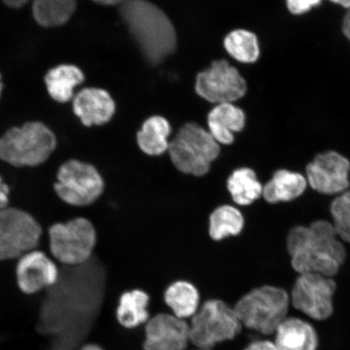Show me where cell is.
Returning <instances> with one entry per match:
<instances>
[{"mask_svg": "<svg viewBox=\"0 0 350 350\" xmlns=\"http://www.w3.org/2000/svg\"><path fill=\"white\" fill-rule=\"evenodd\" d=\"M286 247L292 268L299 274L332 278L347 260V252L332 222L318 220L288 231Z\"/></svg>", "mask_w": 350, "mask_h": 350, "instance_id": "1", "label": "cell"}, {"mask_svg": "<svg viewBox=\"0 0 350 350\" xmlns=\"http://www.w3.org/2000/svg\"><path fill=\"white\" fill-rule=\"evenodd\" d=\"M120 14L144 58L151 65L163 63L176 49V32L172 21L148 0H125Z\"/></svg>", "mask_w": 350, "mask_h": 350, "instance_id": "2", "label": "cell"}, {"mask_svg": "<svg viewBox=\"0 0 350 350\" xmlns=\"http://www.w3.org/2000/svg\"><path fill=\"white\" fill-rule=\"evenodd\" d=\"M58 139L49 126L38 120L12 126L0 135V160L15 167H36L56 150Z\"/></svg>", "mask_w": 350, "mask_h": 350, "instance_id": "3", "label": "cell"}, {"mask_svg": "<svg viewBox=\"0 0 350 350\" xmlns=\"http://www.w3.org/2000/svg\"><path fill=\"white\" fill-rule=\"evenodd\" d=\"M221 146L209 133L197 124L187 122L170 142V163L179 173L195 178L206 176L221 154Z\"/></svg>", "mask_w": 350, "mask_h": 350, "instance_id": "4", "label": "cell"}, {"mask_svg": "<svg viewBox=\"0 0 350 350\" xmlns=\"http://www.w3.org/2000/svg\"><path fill=\"white\" fill-rule=\"evenodd\" d=\"M290 301L283 288L262 286L241 297L234 309L242 325L262 335H271L287 318Z\"/></svg>", "mask_w": 350, "mask_h": 350, "instance_id": "5", "label": "cell"}, {"mask_svg": "<svg viewBox=\"0 0 350 350\" xmlns=\"http://www.w3.org/2000/svg\"><path fill=\"white\" fill-rule=\"evenodd\" d=\"M52 256L64 266L85 264L93 258L98 233L89 219L76 217L58 222L48 230Z\"/></svg>", "mask_w": 350, "mask_h": 350, "instance_id": "6", "label": "cell"}, {"mask_svg": "<svg viewBox=\"0 0 350 350\" xmlns=\"http://www.w3.org/2000/svg\"><path fill=\"white\" fill-rule=\"evenodd\" d=\"M106 183L96 166L77 159L64 161L59 166L54 183L55 194L74 207H87L100 199Z\"/></svg>", "mask_w": 350, "mask_h": 350, "instance_id": "7", "label": "cell"}, {"mask_svg": "<svg viewBox=\"0 0 350 350\" xmlns=\"http://www.w3.org/2000/svg\"><path fill=\"white\" fill-rule=\"evenodd\" d=\"M242 329L234 308L220 299L205 301L189 325L192 344L200 349H208L217 343L233 340Z\"/></svg>", "mask_w": 350, "mask_h": 350, "instance_id": "8", "label": "cell"}, {"mask_svg": "<svg viewBox=\"0 0 350 350\" xmlns=\"http://www.w3.org/2000/svg\"><path fill=\"white\" fill-rule=\"evenodd\" d=\"M42 235L39 222L23 209L0 210V261L18 260L38 249Z\"/></svg>", "mask_w": 350, "mask_h": 350, "instance_id": "9", "label": "cell"}, {"mask_svg": "<svg viewBox=\"0 0 350 350\" xmlns=\"http://www.w3.org/2000/svg\"><path fill=\"white\" fill-rule=\"evenodd\" d=\"M336 284L332 278L321 274H299L291 292L294 308L306 316L321 321L334 313Z\"/></svg>", "mask_w": 350, "mask_h": 350, "instance_id": "10", "label": "cell"}, {"mask_svg": "<svg viewBox=\"0 0 350 350\" xmlns=\"http://www.w3.org/2000/svg\"><path fill=\"white\" fill-rule=\"evenodd\" d=\"M247 85L237 68L226 60H216L197 75L196 92L209 103H232L244 97Z\"/></svg>", "mask_w": 350, "mask_h": 350, "instance_id": "11", "label": "cell"}, {"mask_svg": "<svg viewBox=\"0 0 350 350\" xmlns=\"http://www.w3.org/2000/svg\"><path fill=\"white\" fill-rule=\"evenodd\" d=\"M350 161L340 152L319 153L306 167L308 185L318 193L340 195L349 189Z\"/></svg>", "mask_w": 350, "mask_h": 350, "instance_id": "12", "label": "cell"}, {"mask_svg": "<svg viewBox=\"0 0 350 350\" xmlns=\"http://www.w3.org/2000/svg\"><path fill=\"white\" fill-rule=\"evenodd\" d=\"M60 271L55 262L46 253L35 249L17 260V286L25 295H32L58 282Z\"/></svg>", "mask_w": 350, "mask_h": 350, "instance_id": "13", "label": "cell"}, {"mask_svg": "<svg viewBox=\"0 0 350 350\" xmlns=\"http://www.w3.org/2000/svg\"><path fill=\"white\" fill-rule=\"evenodd\" d=\"M189 325L174 314H159L147 323L144 350H186Z\"/></svg>", "mask_w": 350, "mask_h": 350, "instance_id": "14", "label": "cell"}, {"mask_svg": "<svg viewBox=\"0 0 350 350\" xmlns=\"http://www.w3.org/2000/svg\"><path fill=\"white\" fill-rule=\"evenodd\" d=\"M71 103L74 115L87 128L107 124L116 109L111 94L97 87H86L78 90Z\"/></svg>", "mask_w": 350, "mask_h": 350, "instance_id": "15", "label": "cell"}, {"mask_svg": "<svg viewBox=\"0 0 350 350\" xmlns=\"http://www.w3.org/2000/svg\"><path fill=\"white\" fill-rule=\"evenodd\" d=\"M2 2L13 10H20L31 3L34 21L45 29L58 28L68 23L78 5V0H2Z\"/></svg>", "mask_w": 350, "mask_h": 350, "instance_id": "16", "label": "cell"}, {"mask_svg": "<svg viewBox=\"0 0 350 350\" xmlns=\"http://www.w3.org/2000/svg\"><path fill=\"white\" fill-rule=\"evenodd\" d=\"M47 94L59 104L71 103L80 87L85 81L84 72L77 65L59 64L47 70L43 78Z\"/></svg>", "mask_w": 350, "mask_h": 350, "instance_id": "17", "label": "cell"}, {"mask_svg": "<svg viewBox=\"0 0 350 350\" xmlns=\"http://www.w3.org/2000/svg\"><path fill=\"white\" fill-rule=\"evenodd\" d=\"M246 120L242 109L232 103L218 104L208 113V131L219 144L230 146L234 142V133L244 129Z\"/></svg>", "mask_w": 350, "mask_h": 350, "instance_id": "18", "label": "cell"}, {"mask_svg": "<svg viewBox=\"0 0 350 350\" xmlns=\"http://www.w3.org/2000/svg\"><path fill=\"white\" fill-rule=\"evenodd\" d=\"M278 350H317L316 329L309 323L297 318H286L275 332Z\"/></svg>", "mask_w": 350, "mask_h": 350, "instance_id": "19", "label": "cell"}, {"mask_svg": "<svg viewBox=\"0 0 350 350\" xmlns=\"http://www.w3.org/2000/svg\"><path fill=\"white\" fill-rule=\"evenodd\" d=\"M308 185L303 174L284 169L278 170L262 187V196L271 204L290 202L303 195Z\"/></svg>", "mask_w": 350, "mask_h": 350, "instance_id": "20", "label": "cell"}, {"mask_svg": "<svg viewBox=\"0 0 350 350\" xmlns=\"http://www.w3.org/2000/svg\"><path fill=\"white\" fill-rule=\"evenodd\" d=\"M172 126L165 118L152 116L144 122L137 134V146L144 154L160 157L168 152Z\"/></svg>", "mask_w": 350, "mask_h": 350, "instance_id": "21", "label": "cell"}, {"mask_svg": "<svg viewBox=\"0 0 350 350\" xmlns=\"http://www.w3.org/2000/svg\"><path fill=\"white\" fill-rule=\"evenodd\" d=\"M262 186L250 167L235 169L226 179V189L231 200L239 206H250L262 194Z\"/></svg>", "mask_w": 350, "mask_h": 350, "instance_id": "22", "label": "cell"}, {"mask_svg": "<svg viewBox=\"0 0 350 350\" xmlns=\"http://www.w3.org/2000/svg\"><path fill=\"white\" fill-rule=\"evenodd\" d=\"M244 227L243 214L234 205H219L209 214L208 234L209 238L215 242L239 236L242 233Z\"/></svg>", "mask_w": 350, "mask_h": 350, "instance_id": "23", "label": "cell"}, {"mask_svg": "<svg viewBox=\"0 0 350 350\" xmlns=\"http://www.w3.org/2000/svg\"><path fill=\"white\" fill-rule=\"evenodd\" d=\"M164 299L174 316L183 319L193 317L198 312L200 296L193 284L179 280L166 288Z\"/></svg>", "mask_w": 350, "mask_h": 350, "instance_id": "24", "label": "cell"}, {"mask_svg": "<svg viewBox=\"0 0 350 350\" xmlns=\"http://www.w3.org/2000/svg\"><path fill=\"white\" fill-rule=\"evenodd\" d=\"M150 296L142 290L126 291L122 295L117 308V319L120 325L133 328L148 319V306Z\"/></svg>", "mask_w": 350, "mask_h": 350, "instance_id": "25", "label": "cell"}, {"mask_svg": "<svg viewBox=\"0 0 350 350\" xmlns=\"http://www.w3.org/2000/svg\"><path fill=\"white\" fill-rule=\"evenodd\" d=\"M226 50L240 63L254 64L260 57L259 39L247 29H236L227 35L224 41Z\"/></svg>", "mask_w": 350, "mask_h": 350, "instance_id": "26", "label": "cell"}, {"mask_svg": "<svg viewBox=\"0 0 350 350\" xmlns=\"http://www.w3.org/2000/svg\"><path fill=\"white\" fill-rule=\"evenodd\" d=\"M332 224L342 242L350 243V190L336 196L330 205Z\"/></svg>", "mask_w": 350, "mask_h": 350, "instance_id": "27", "label": "cell"}, {"mask_svg": "<svg viewBox=\"0 0 350 350\" xmlns=\"http://www.w3.org/2000/svg\"><path fill=\"white\" fill-rule=\"evenodd\" d=\"M323 0H286V6L291 14L299 16L321 6Z\"/></svg>", "mask_w": 350, "mask_h": 350, "instance_id": "28", "label": "cell"}, {"mask_svg": "<svg viewBox=\"0 0 350 350\" xmlns=\"http://www.w3.org/2000/svg\"><path fill=\"white\" fill-rule=\"evenodd\" d=\"M10 195V188L0 175V210L8 206Z\"/></svg>", "mask_w": 350, "mask_h": 350, "instance_id": "29", "label": "cell"}, {"mask_svg": "<svg viewBox=\"0 0 350 350\" xmlns=\"http://www.w3.org/2000/svg\"><path fill=\"white\" fill-rule=\"evenodd\" d=\"M245 350H278V349L272 341L258 340L249 345Z\"/></svg>", "mask_w": 350, "mask_h": 350, "instance_id": "30", "label": "cell"}, {"mask_svg": "<svg viewBox=\"0 0 350 350\" xmlns=\"http://www.w3.org/2000/svg\"><path fill=\"white\" fill-rule=\"evenodd\" d=\"M341 32L350 44V8L344 15L342 23H341Z\"/></svg>", "mask_w": 350, "mask_h": 350, "instance_id": "31", "label": "cell"}, {"mask_svg": "<svg viewBox=\"0 0 350 350\" xmlns=\"http://www.w3.org/2000/svg\"><path fill=\"white\" fill-rule=\"evenodd\" d=\"M92 1L104 6L120 5L125 0H92Z\"/></svg>", "mask_w": 350, "mask_h": 350, "instance_id": "32", "label": "cell"}, {"mask_svg": "<svg viewBox=\"0 0 350 350\" xmlns=\"http://www.w3.org/2000/svg\"><path fill=\"white\" fill-rule=\"evenodd\" d=\"M328 1L336 4V5L340 6L347 10L350 8V0H328Z\"/></svg>", "mask_w": 350, "mask_h": 350, "instance_id": "33", "label": "cell"}, {"mask_svg": "<svg viewBox=\"0 0 350 350\" xmlns=\"http://www.w3.org/2000/svg\"><path fill=\"white\" fill-rule=\"evenodd\" d=\"M79 350H103V349L102 348H100V347H98V345H97L89 344V345H84V347H82Z\"/></svg>", "mask_w": 350, "mask_h": 350, "instance_id": "34", "label": "cell"}, {"mask_svg": "<svg viewBox=\"0 0 350 350\" xmlns=\"http://www.w3.org/2000/svg\"><path fill=\"white\" fill-rule=\"evenodd\" d=\"M4 89L3 79L1 72H0V99H1Z\"/></svg>", "mask_w": 350, "mask_h": 350, "instance_id": "35", "label": "cell"}, {"mask_svg": "<svg viewBox=\"0 0 350 350\" xmlns=\"http://www.w3.org/2000/svg\"><path fill=\"white\" fill-rule=\"evenodd\" d=\"M198 350H208V349H199Z\"/></svg>", "mask_w": 350, "mask_h": 350, "instance_id": "36", "label": "cell"}]
</instances>
